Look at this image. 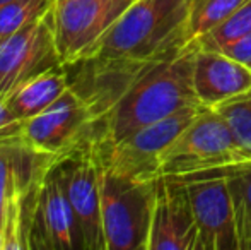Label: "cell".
Masks as SVG:
<instances>
[{"label":"cell","instance_id":"3","mask_svg":"<svg viewBox=\"0 0 251 250\" xmlns=\"http://www.w3.org/2000/svg\"><path fill=\"white\" fill-rule=\"evenodd\" d=\"M58 163L19 139L0 140V233L5 250L29 249L38 194Z\"/></svg>","mask_w":251,"mask_h":250},{"label":"cell","instance_id":"4","mask_svg":"<svg viewBox=\"0 0 251 250\" xmlns=\"http://www.w3.org/2000/svg\"><path fill=\"white\" fill-rule=\"evenodd\" d=\"M100 180L106 250H147L157 178L123 177L100 163Z\"/></svg>","mask_w":251,"mask_h":250},{"label":"cell","instance_id":"23","mask_svg":"<svg viewBox=\"0 0 251 250\" xmlns=\"http://www.w3.org/2000/svg\"><path fill=\"white\" fill-rule=\"evenodd\" d=\"M241 250H251V230H250L248 237H246L245 244H243V245H241Z\"/></svg>","mask_w":251,"mask_h":250},{"label":"cell","instance_id":"16","mask_svg":"<svg viewBox=\"0 0 251 250\" xmlns=\"http://www.w3.org/2000/svg\"><path fill=\"white\" fill-rule=\"evenodd\" d=\"M219 177H224L231 194L232 209L236 216V228L239 237V250L251 230V161L229 165L215 170H207Z\"/></svg>","mask_w":251,"mask_h":250},{"label":"cell","instance_id":"9","mask_svg":"<svg viewBox=\"0 0 251 250\" xmlns=\"http://www.w3.org/2000/svg\"><path fill=\"white\" fill-rule=\"evenodd\" d=\"M169 178L188 189L199 228L197 250H239L236 216L226 178L210 171Z\"/></svg>","mask_w":251,"mask_h":250},{"label":"cell","instance_id":"13","mask_svg":"<svg viewBox=\"0 0 251 250\" xmlns=\"http://www.w3.org/2000/svg\"><path fill=\"white\" fill-rule=\"evenodd\" d=\"M199 228L185 184L159 177L147 250H197Z\"/></svg>","mask_w":251,"mask_h":250},{"label":"cell","instance_id":"22","mask_svg":"<svg viewBox=\"0 0 251 250\" xmlns=\"http://www.w3.org/2000/svg\"><path fill=\"white\" fill-rule=\"evenodd\" d=\"M221 52L227 55V57L241 62L243 65H246L248 69H251V33L248 36L243 38V40L236 41V43H232V45H227V47L222 48Z\"/></svg>","mask_w":251,"mask_h":250},{"label":"cell","instance_id":"17","mask_svg":"<svg viewBox=\"0 0 251 250\" xmlns=\"http://www.w3.org/2000/svg\"><path fill=\"white\" fill-rule=\"evenodd\" d=\"M251 33V0H246L241 7L229 14L224 21L208 29L201 36L195 38V43L201 50L221 52L227 45L243 40Z\"/></svg>","mask_w":251,"mask_h":250},{"label":"cell","instance_id":"14","mask_svg":"<svg viewBox=\"0 0 251 250\" xmlns=\"http://www.w3.org/2000/svg\"><path fill=\"white\" fill-rule=\"evenodd\" d=\"M193 86L203 107H217L251 89V69L222 52L199 48Z\"/></svg>","mask_w":251,"mask_h":250},{"label":"cell","instance_id":"2","mask_svg":"<svg viewBox=\"0 0 251 250\" xmlns=\"http://www.w3.org/2000/svg\"><path fill=\"white\" fill-rule=\"evenodd\" d=\"M188 24L190 0H135L82 60H151L178 54L192 41Z\"/></svg>","mask_w":251,"mask_h":250},{"label":"cell","instance_id":"12","mask_svg":"<svg viewBox=\"0 0 251 250\" xmlns=\"http://www.w3.org/2000/svg\"><path fill=\"white\" fill-rule=\"evenodd\" d=\"M29 249H84L82 233L67 197L60 163L48 173L38 194L31 221Z\"/></svg>","mask_w":251,"mask_h":250},{"label":"cell","instance_id":"7","mask_svg":"<svg viewBox=\"0 0 251 250\" xmlns=\"http://www.w3.org/2000/svg\"><path fill=\"white\" fill-rule=\"evenodd\" d=\"M94 139L96 118L87 101L74 86L43 111L23 120L19 132L21 142L60 161Z\"/></svg>","mask_w":251,"mask_h":250},{"label":"cell","instance_id":"10","mask_svg":"<svg viewBox=\"0 0 251 250\" xmlns=\"http://www.w3.org/2000/svg\"><path fill=\"white\" fill-rule=\"evenodd\" d=\"M51 9L0 41V94L7 96L29 77L63 67L56 50Z\"/></svg>","mask_w":251,"mask_h":250},{"label":"cell","instance_id":"6","mask_svg":"<svg viewBox=\"0 0 251 250\" xmlns=\"http://www.w3.org/2000/svg\"><path fill=\"white\" fill-rule=\"evenodd\" d=\"M203 105L188 107L169 117L146 125L115 142H96V153L102 168L137 180L161 177L162 156L175 139L197 117Z\"/></svg>","mask_w":251,"mask_h":250},{"label":"cell","instance_id":"5","mask_svg":"<svg viewBox=\"0 0 251 250\" xmlns=\"http://www.w3.org/2000/svg\"><path fill=\"white\" fill-rule=\"evenodd\" d=\"M251 161L215 108L201 107L162 156L161 177H186Z\"/></svg>","mask_w":251,"mask_h":250},{"label":"cell","instance_id":"21","mask_svg":"<svg viewBox=\"0 0 251 250\" xmlns=\"http://www.w3.org/2000/svg\"><path fill=\"white\" fill-rule=\"evenodd\" d=\"M21 125H23V120L14 117L5 96L0 94V140L19 139Z\"/></svg>","mask_w":251,"mask_h":250},{"label":"cell","instance_id":"25","mask_svg":"<svg viewBox=\"0 0 251 250\" xmlns=\"http://www.w3.org/2000/svg\"><path fill=\"white\" fill-rule=\"evenodd\" d=\"M7 2H10V0H0V7H2L3 3H7Z\"/></svg>","mask_w":251,"mask_h":250},{"label":"cell","instance_id":"18","mask_svg":"<svg viewBox=\"0 0 251 250\" xmlns=\"http://www.w3.org/2000/svg\"><path fill=\"white\" fill-rule=\"evenodd\" d=\"M246 0H190V40L201 36L241 7Z\"/></svg>","mask_w":251,"mask_h":250},{"label":"cell","instance_id":"11","mask_svg":"<svg viewBox=\"0 0 251 250\" xmlns=\"http://www.w3.org/2000/svg\"><path fill=\"white\" fill-rule=\"evenodd\" d=\"M63 185L79 223L86 250H106L101 218L100 158L94 140L60 163Z\"/></svg>","mask_w":251,"mask_h":250},{"label":"cell","instance_id":"19","mask_svg":"<svg viewBox=\"0 0 251 250\" xmlns=\"http://www.w3.org/2000/svg\"><path fill=\"white\" fill-rule=\"evenodd\" d=\"M53 0H10L0 7V41L47 14Z\"/></svg>","mask_w":251,"mask_h":250},{"label":"cell","instance_id":"20","mask_svg":"<svg viewBox=\"0 0 251 250\" xmlns=\"http://www.w3.org/2000/svg\"><path fill=\"white\" fill-rule=\"evenodd\" d=\"M214 108L224 117L239 146L251 158V89Z\"/></svg>","mask_w":251,"mask_h":250},{"label":"cell","instance_id":"24","mask_svg":"<svg viewBox=\"0 0 251 250\" xmlns=\"http://www.w3.org/2000/svg\"><path fill=\"white\" fill-rule=\"evenodd\" d=\"M0 250H5V247H3V238H2V233H0Z\"/></svg>","mask_w":251,"mask_h":250},{"label":"cell","instance_id":"8","mask_svg":"<svg viewBox=\"0 0 251 250\" xmlns=\"http://www.w3.org/2000/svg\"><path fill=\"white\" fill-rule=\"evenodd\" d=\"M135 0H53V29L63 67L84 54L113 26Z\"/></svg>","mask_w":251,"mask_h":250},{"label":"cell","instance_id":"15","mask_svg":"<svg viewBox=\"0 0 251 250\" xmlns=\"http://www.w3.org/2000/svg\"><path fill=\"white\" fill-rule=\"evenodd\" d=\"M70 86V76L65 72V67H56L24 81L7 94L5 100L14 117L26 120L55 103Z\"/></svg>","mask_w":251,"mask_h":250},{"label":"cell","instance_id":"1","mask_svg":"<svg viewBox=\"0 0 251 250\" xmlns=\"http://www.w3.org/2000/svg\"><path fill=\"white\" fill-rule=\"evenodd\" d=\"M199 45L151 60L77 62L70 84L96 118V142H115L176 111L201 105L193 86Z\"/></svg>","mask_w":251,"mask_h":250}]
</instances>
